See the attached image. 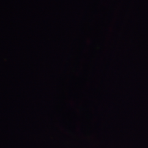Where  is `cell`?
I'll list each match as a JSON object with an SVG mask.
<instances>
[]
</instances>
